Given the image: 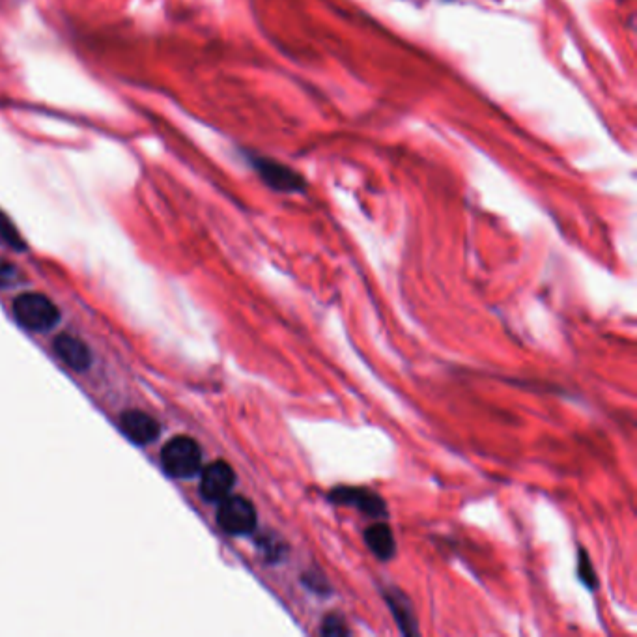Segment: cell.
Masks as SVG:
<instances>
[{"label": "cell", "mask_w": 637, "mask_h": 637, "mask_svg": "<svg viewBox=\"0 0 637 637\" xmlns=\"http://www.w3.org/2000/svg\"><path fill=\"white\" fill-rule=\"evenodd\" d=\"M15 320L29 331H45L58 322V311L51 299L40 294H23L14 303Z\"/></svg>", "instance_id": "cell-2"}, {"label": "cell", "mask_w": 637, "mask_h": 637, "mask_svg": "<svg viewBox=\"0 0 637 637\" xmlns=\"http://www.w3.org/2000/svg\"><path fill=\"white\" fill-rule=\"evenodd\" d=\"M163 468L174 479H189L199 473L202 464V451L195 439L180 438L170 439L167 447L161 453Z\"/></svg>", "instance_id": "cell-1"}, {"label": "cell", "mask_w": 637, "mask_h": 637, "mask_svg": "<svg viewBox=\"0 0 637 637\" xmlns=\"http://www.w3.org/2000/svg\"><path fill=\"white\" fill-rule=\"evenodd\" d=\"M55 354L73 370H85L90 365V352L85 342L70 335H60L55 340Z\"/></svg>", "instance_id": "cell-9"}, {"label": "cell", "mask_w": 637, "mask_h": 637, "mask_svg": "<svg viewBox=\"0 0 637 637\" xmlns=\"http://www.w3.org/2000/svg\"><path fill=\"white\" fill-rule=\"evenodd\" d=\"M217 510V524L219 527L234 537L249 535L256 527L255 505L241 496H227L219 501Z\"/></svg>", "instance_id": "cell-4"}, {"label": "cell", "mask_w": 637, "mask_h": 637, "mask_svg": "<svg viewBox=\"0 0 637 637\" xmlns=\"http://www.w3.org/2000/svg\"><path fill=\"white\" fill-rule=\"evenodd\" d=\"M578 576L580 580L589 587V589H596L598 587V578H596L595 568L593 563L589 561V555L585 550L580 552V563H578Z\"/></svg>", "instance_id": "cell-12"}, {"label": "cell", "mask_w": 637, "mask_h": 637, "mask_svg": "<svg viewBox=\"0 0 637 637\" xmlns=\"http://www.w3.org/2000/svg\"><path fill=\"white\" fill-rule=\"evenodd\" d=\"M329 499L335 505H348L361 510L370 518H385L387 505L380 494L369 488H354V486H337L329 492Z\"/></svg>", "instance_id": "cell-5"}, {"label": "cell", "mask_w": 637, "mask_h": 637, "mask_svg": "<svg viewBox=\"0 0 637 637\" xmlns=\"http://www.w3.org/2000/svg\"><path fill=\"white\" fill-rule=\"evenodd\" d=\"M393 595H387V602H389V608L393 611L397 624L400 626V630L404 634H413L417 632L415 628V619H413V613H411L410 602L400 595V591H391Z\"/></svg>", "instance_id": "cell-10"}, {"label": "cell", "mask_w": 637, "mask_h": 637, "mask_svg": "<svg viewBox=\"0 0 637 637\" xmlns=\"http://www.w3.org/2000/svg\"><path fill=\"white\" fill-rule=\"evenodd\" d=\"M320 632L324 636L331 637L350 636L352 634L350 628L346 626V623L342 621V617H339V615H327L326 619L322 621Z\"/></svg>", "instance_id": "cell-11"}, {"label": "cell", "mask_w": 637, "mask_h": 637, "mask_svg": "<svg viewBox=\"0 0 637 637\" xmlns=\"http://www.w3.org/2000/svg\"><path fill=\"white\" fill-rule=\"evenodd\" d=\"M251 167L262 178V182L279 193H303L307 189L305 178L283 163L264 156H249Z\"/></svg>", "instance_id": "cell-3"}, {"label": "cell", "mask_w": 637, "mask_h": 637, "mask_svg": "<svg viewBox=\"0 0 637 637\" xmlns=\"http://www.w3.org/2000/svg\"><path fill=\"white\" fill-rule=\"evenodd\" d=\"M365 542L370 552L374 553L380 561H391L397 555V540L393 535V529L383 522L370 525L365 531Z\"/></svg>", "instance_id": "cell-8"}, {"label": "cell", "mask_w": 637, "mask_h": 637, "mask_svg": "<svg viewBox=\"0 0 637 637\" xmlns=\"http://www.w3.org/2000/svg\"><path fill=\"white\" fill-rule=\"evenodd\" d=\"M236 482L234 469L228 466L227 462H213L208 468L202 471L200 477V494L206 501H223L230 496L232 488Z\"/></svg>", "instance_id": "cell-6"}, {"label": "cell", "mask_w": 637, "mask_h": 637, "mask_svg": "<svg viewBox=\"0 0 637 637\" xmlns=\"http://www.w3.org/2000/svg\"><path fill=\"white\" fill-rule=\"evenodd\" d=\"M4 269H6L4 262H0V281H4V277H6V275H4Z\"/></svg>", "instance_id": "cell-13"}, {"label": "cell", "mask_w": 637, "mask_h": 637, "mask_svg": "<svg viewBox=\"0 0 637 637\" xmlns=\"http://www.w3.org/2000/svg\"><path fill=\"white\" fill-rule=\"evenodd\" d=\"M120 426H122L124 434L139 445H146L159 436V425H157L156 419L142 413V411L124 413Z\"/></svg>", "instance_id": "cell-7"}]
</instances>
